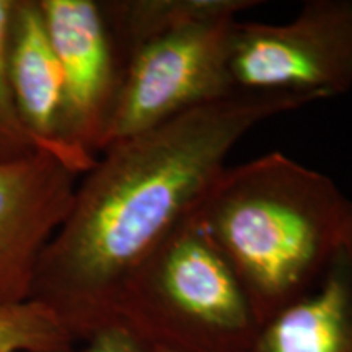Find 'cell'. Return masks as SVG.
I'll list each match as a JSON object with an SVG mask.
<instances>
[{"label": "cell", "mask_w": 352, "mask_h": 352, "mask_svg": "<svg viewBox=\"0 0 352 352\" xmlns=\"http://www.w3.org/2000/svg\"><path fill=\"white\" fill-rule=\"evenodd\" d=\"M310 103L235 91L108 145L77 184L39 261L32 300L50 308L76 342L113 324L126 280L195 210L232 148L261 122Z\"/></svg>", "instance_id": "cell-1"}, {"label": "cell", "mask_w": 352, "mask_h": 352, "mask_svg": "<svg viewBox=\"0 0 352 352\" xmlns=\"http://www.w3.org/2000/svg\"><path fill=\"white\" fill-rule=\"evenodd\" d=\"M192 215L263 327L324 274L352 230V199L328 175L271 152L226 166Z\"/></svg>", "instance_id": "cell-2"}, {"label": "cell", "mask_w": 352, "mask_h": 352, "mask_svg": "<svg viewBox=\"0 0 352 352\" xmlns=\"http://www.w3.org/2000/svg\"><path fill=\"white\" fill-rule=\"evenodd\" d=\"M114 323L170 352H250L259 323L245 290L192 212L135 267Z\"/></svg>", "instance_id": "cell-3"}, {"label": "cell", "mask_w": 352, "mask_h": 352, "mask_svg": "<svg viewBox=\"0 0 352 352\" xmlns=\"http://www.w3.org/2000/svg\"><path fill=\"white\" fill-rule=\"evenodd\" d=\"M236 20L186 26L132 51L101 135L100 153L118 140L235 94L230 41Z\"/></svg>", "instance_id": "cell-4"}, {"label": "cell", "mask_w": 352, "mask_h": 352, "mask_svg": "<svg viewBox=\"0 0 352 352\" xmlns=\"http://www.w3.org/2000/svg\"><path fill=\"white\" fill-rule=\"evenodd\" d=\"M235 91L331 100L352 90V0H307L289 23L235 21Z\"/></svg>", "instance_id": "cell-5"}, {"label": "cell", "mask_w": 352, "mask_h": 352, "mask_svg": "<svg viewBox=\"0 0 352 352\" xmlns=\"http://www.w3.org/2000/svg\"><path fill=\"white\" fill-rule=\"evenodd\" d=\"M80 175L38 147L0 151V308L32 300L39 261Z\"/></svg>", "instance_id": "cell-6"}, {"label": "cell", "mask_w": 352, "mask_h": 352, "mask_svg": "<svg viewBox=\"0 0 352 352\" xmlns=\"http://www.w3.org/2000/svg\"><path fill=\"white\" fill-rule=\"evenodd\" d=\"M63 74L60 138L96 160L120 90L124 59L94 0H39Z\"/></svg>", "instance_id": "cell-7"}, {"label": "cell", "mask_w": 352, "mask_h": 352, "mask_svg": "<svg viewBox=\"0 0 352 352\" xmlns=\"http://www.w3.org/2000/svg\"><path fill=\"white\" fill-rule=\"evenodd\" d=\"M8 76L26 129L44 151L54 153L78 175L96 164L60 138L63 74L39 0H16L8 34Z\"/></svg>", "instance_id": "cell-8"}, {"label": "cell", "mask_w": 352, "mask_h": 352, "mask_svg": "<svg viewBox=\"0 0 352 352\" xmlns=\"http://www.w3.org/2000/svg\"><path fill=\"white\" fill-rule=\"evenodd\" d=\"M250 352H352V230L318 283L259 328Z\"/></svg>", "instance_id": "cell-9"}, {"label": "cell", "mask_w": 352, "mask_h": 352, "mask_svg": "<svg viewBox=\"0 0 352 352\" xmlns=\"http://www.w3.org/2000/svg\"><path fill=\"white\" fill-rule=\"evenodd\" d=\"M259 0H124L101 3L104 19L124 59L140 44L208 21L239 19Z\"/></svg>", "instance_id": "cell-10"}, {"label": "cell", "mask_w": 352, "mask_h": 352, "mask_svg": "<svg viewBox=\"0 0 352 352\" xmlns=\"http://www.w3.org/2000/svg\"><path fill=\"white\" fill-rule=\"evenodd\" d=\"M76 340L43 303L0 308V352H72Z\"/></svg>", "instance_id": "cell-11"}, {"label": "cell", "mask_w": 352, "mask_h": 352, "mask_svg": "<svg viewBox=\"0 0 352 352\" xmlns=\"http://www.w3.org/2000/svg\"><path fill=\"white\" fill-rule=\"evenodd\" d=\"M15 3L16 0H0V147L41 148L21 121L8 76V34Z\"/></svg>", "instance_id": "cell-12"}, {"label": "cell", "mask_w": 352, "mask_h": 352, "mask_svg": "<svg viewBox=\"0 0 352 352\" xmlns=\"http://www.w3.org/2000/svg\"><path fill=\"white\" fill-rule=\"evenodd\" d=\"M72 352H148L147 346L120 323L100 329Z\"/></svg>", "instance_id": "cell-13"}, {"label": "cell", "mask_w": 352, "mask_h": 352, "mask_svg": "<svg viewBox=\"0 0 352 352\" xmlns=\"http://www.w3.org/2000/svg\"><path fill=\"white\" fill-rule=\"evenodd\" d=\"M147 349H148V352H170V351H166V349H160V347H148L147 346Z\"/></svg>", "instance_id": "cell-14"}, {"label": "cell", "mask_w": 352, "mask_h": 352, "mask_svg": "<svg viewBox=\"0 0 352 352\" xmlns=\"http://www.w3.org/2000/svg\"><path fill=\"white\" fill-rule=\"evenodd\" d=\"M0 151H7V148H3V147H0Z\"/></svg>", "instance_id": "cell-15"}]
</instances>
